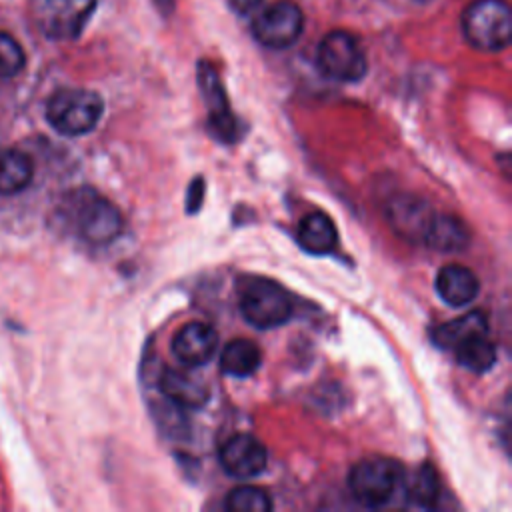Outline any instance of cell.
<instances>
[{
  "label": "cell",
  "instance_id": "cell-20",
  "mask_svg": "<svg viewBox=\"0 0 512 512\" xmlns=\"http://www.w3.org/2000/svg\"><path fill=\"white\" fill-rule=\"evenodd\" d=\"M456 362L476 374L488 372L496 360H498V350L496 344L486 336V334H476L464 342H460L454 348Z\"/></svg>",
  "mask_w": 512,
  "mask_h": 512
},
{
  "label": "cell",
  "instance_id": "cell-11",
  "mask_svg": "<svg viewBox=\"0 0 512 512\" xmlns=\"http://www.w3.org/2000/svg\"><path fill=\"white\" fill-rule=\"evenodd\" d=\"M218 350V332L206 322H188L172 338V354L188 368L206 364Z\"/></svg>",
  "mask_w": 512,
  "mask_h": 512
},
{
  "label": "cell",
  "instance_id": "cell-3",
  "mask_svg": "<svg viewBox=\"0 0 512 512\" xmlns=\"http://www.w3.org/2000/svg\"><path fill=\"white\" fill-rule=\"evenodd\" d=\"M462 34L482 52H498L510 44L512 12L506 0H474L462 12Z\"/></svg>",
  "mask_w": 512,
  "mask_h": 512
},
{
  "label": "cell",
  "instance_id": "cell-21",
  "mask_svg": "<svg viewBox=\"0 0 512 512\" xmlns=\"http://www.w3.org/2000/svg\"><path fill=\"white\" fill-rule=\"evenodd\" d=\"M404 498L414 508H434L440 498V482L434 466L422 464L410 480L404 478Z\"/></svg>",
  "mask_w": 512,
  "mask_h": 512
},
{
  "label": "cell",
  "instance_id": "cell-23",
  "mask_svg": "<svg viewBox=\"0 0 512 512\" xmlns=\"http://www.w3.org/2000/svg\"><path fill=\"white\" fill-rule=\"evenodd\" d=\"M26 64L22 46L6 32L0 30V78L16 76Z\"/></svg>",
  "mask_w": 512,
  "mask_h": 512
},
{
  "label": "cell",
  "instance_id": "cell-4",
  "mask_svg": "<svg viewBox=\"0 0 512 512\" xmlns=\"http://www.w3.org/2000/svg\"><path fill=\"white\" fill-rule=\"evenodd\" d=\"M104 112L100 94L86 88H60L46 104V120L64 136H82L96 128Z\"/></svg>",
  "mask_w": 512,
  "mask_h": 512
},
{
  "label": "cell",
  "instance_id": "cell-12",
  "mask_svg": "<svg viewBox=\"0 0 512 512\" xmlns=\"http://www.w3.org/2000/svg\"><path fill=\"white\" fill-rule=\"evenodd\" d=\"M434 216V210L418 196H396L388 204V220L406 238L422 242L426 228Z\"/></svg>",
  "mask_w": 512,
  "mask_h": 512
},
{
  "label": "cell",
  "instance_id": "cell-7",
  "mask_svg": "<svg viewBox=\"0 0 512 512\" xmlns=\"http://www.w3.org/2000/svg\"><path fill=\"white\" fill-rule=\"evenodd\" d=\"M304 28L302 10L288 0H278L256 14L252 22L254 38L266 48H288L292 46Z\"/></svg>",
  "mask_w": 512,
  "mask_h": 512
},
{
  "label": "cell",
  "instance_id": "cell-5",
  "mask_svg": "<svg viewBox=\"0 0 512 512\" xmlns=\"http://www.w3.org/2000/svg\"><path fill=\"white\" fill-rule=\"evenodd\" d=\"M238 308L242 318L260 330L282 326L292 316L288 292L268 278H252L242 286Z\"/></svg>",
  "mask_w": 512,
  "mask_h": 512
},
{
  "label": "cell",
  "instance_id": "cell-25",
  "mask_svg": "<svg viewBox=\"0 0 512 512\" xmlns=\"http://www.w3.org/2000/svg\"><path fill=\"white\" fill-rule=\"evenodd\" d=\"M156 4H158L164 12H170L172 6H174V0H156Z\"/></svg>",
  "mask_w": 512,
  "mask_h": 512
},
{
  "label": "cell",
  "instance_id": "cell-16",
  "mask_svg": "<svg viewBox=\"0 0 512 512\" xmlns=\"http://www.w3.org/2000/svg\"><path fill=\"white\" fill-rule=\"evenodd\" d=\"M298 242L306 252L314 256L330 254L338 244V230L328 214L310 212L300 220Z\"/></svg>",
  "mask_w": 512,
  "mask_h": 512
},
{
  "label": "cell",
  "instance_id": "cell-1",
  "mask_svg": "<svg viewBox=\"0 0 512 512\" xmlns=\"http://www.w3.org/2000/svg\"><path fill=\"white\" fill-rule=\"evenodd\" d=\"M60 214L74 236L94 246H104L122 232L118 208L92 188L68 192L62 200Z\"/></svg>",
  "mask_w": 512,
  "mask_h": 512
},
{
  "label": "cell",
  "instance_id": "cell-6",
  "mask_svg": "<svg viewBox=\"0 0 512 512\" xmlns=\"http://www.w3.org/2000/svg\"><path fill=\"white\" fill-rule=\"evenodd\" d=\"M320 72L336 82H358L368 70L362 44L346 30L328 32L316 50Z\"/></svg>",
  "mask_w": 512,
  "mask_h": 512
},
{
  "label": "cell",
  "instance_id": "cell-14",
  "mask_svg": "<svg viewBox=\"0 0 512 512\" xmlns=\"http://www.w3.org/2000/svg\"><path fill=\"white\" fill-rule=\"evenodd\" d=\"M162 396L180 408H200L208 400L206 386L186 370L166 368L160 376Z\"/></svg>",
  "mask_w": 512,
  "mask_h": 512
},
{
  "label": "cell",
  "instance_id": "cell-24",
  "mask_svg": "<svg viewBox=\"0 0 512 512\" xmlns=\"http://www.w3.org/2000/svg\"><path fill=\"white\" fill-rule=\"evenodd\" d=\"M262 0H230V4L234 6L236 12H250L252 8H256Z\"/></svg>",
  "mask_w": 512,
  "mask_h": 512
},
{
  "label": "cell",
  "instance_id": "cell-15",
  "mask_svg": "<svg viewBox=\"0 0 512 512\" xmlns=\"http://www.w3.org/2000/svg\"><path fill=\"white\" fill-rule=\"evenodd\" d=\"M468 240V228L460 218L454 214L434 212L422 242L438 252H458L468 246Z\"/></svg>",
  "mask_w": 512,
  "mask_h": 512
},
{
  "label": "cell",
  "instance_id": "cell-18",
  "mask_svg": "<svg viewBox=\"0 0 512 512\" xmlns=\"http://www.w3.org/2000/svg\"><path fill=\"white\" fill-rule=\"evenodd\" d=\"M262 352L256 342L246 338L230 340L220 352V368L224 374L234 378H244L260 368Z\"/></svg>",
  "mask_w": 512,
  "mask_h": 512
},
{
  "label": "cell",
  "instance_id": "cell-2",
  "mask_svg": "<svg viewBox=\"0 0 512 512\" xmlns=\"http://www.w3.org/2000/svg\"><path fill=\"white\" fill-rule=\"evenodd\" d=\"M404 486V470L396 460L370 456L356 462L348 474V490L364 508H382Z\"/></svg>",
  "mask_w": 512,
  "mask_h": 512
},
{
  "label": "cell",
  "instance_id": "cell-17",
  "mask_svg": "<svg viewBox=\"0 0 512 512\" xmlns=\"http://www.w3.org/2000/svg\"><path fill=\"white\" fill-rule=\"evenodd\" d=\"M476 334H488V318L480 310L466 312L460 318H454L450 322L436 326L432 330L430 338L438 348L454 350L460 342H464Z\"/></svg>",
  "mask_w": 512,
  "mask_h": 512
},
{
  "label": "cell",
  "instance_id": "cell-9",
  "mask_svg": "<svg viewBox=\"0 0 512 512\" xmlns=\"http://www.w3.org/2000/svg\"><path fill=\"white\" fill-rule=\"evenodd\" d=\"M198 86H200V92H202L206 108H208L210 130L220 140L234 142L238 138L236 118H234V114L230 110L226 92H224L220 76H218V70L210 62H206V60H202L198 64Z\"/></svg>",
  "mask_w": 512,
  "mask_h": 512
},
{
  "label": "cell",
  "instance_id": "cell-22",
  "mask_svg": "<svg viewBox=\"0 0 512 512\" xmlns=\"http://www.w3.org/2000/svg\"><path fill=\"white\" fill-rule=\"evenodd\" d=\"M272 506L274 502L270 494L264 488L252 484L236 486L226 496V508L230 512H268Z\"/></svg>",
  "mask_w": 512,
  "mask_h": 512
},
{
  "label": "cell",
  "instance_id": "cell-10",
  "mask_svg": "<svg viewBox=\"0 0 512 512\" xmlns=\"http://www.w3.org/2000/svg\"><path fill=\"white\" fill-rule=\"evenodd\" d=\"M220 464L232 478L246 480L264 472L268 454L264 444L252 434H234L220 448Z\"/></svg>",
  "mask_w": 512,
  "mask_h": 512
},
{
  "label": "cell",
  "instance_id": "cell-13",
  "mask_svg": "<svg viewBox=\"0 0 512 512\" xmlns=\"http://www.w3.org/2000/svg\"><path fill=\"white\" fill-rule=\"evenodd\" d=\"M436 292L446 304L460 308L478 296L480 282L470 268L462 264H448L442 266L436 276Z\"/></svg>",
  "mask_w": 512,
  "mask_h": 512
},
{
  "label": "cell",
  "instance_id": "cell-8",
  "mask_svg": "<svg viewBox=\"0 0 512 512\" xmlns=\"http://www.w3.org/2000/svg\"><path fill=\"white\" fill-rule=\"evenodd\" d=\"M96 10V0H46L40 10V28L52 40H74Z\"/></svg>",
  "mask_w": 512,
  "mask_h": 512
},
{
  "label": "cell",
  "instance_id": "cell-19",
  "mask_svg": "<svg viewBox=\"0 0 512 512\" xmlns=\"http://www.w3.org/2000/svg\"><path fill=\"white\" fill-rule=\"evenodd\" d=\"M34 176L32 160L20 150H0V194L22 192Z\"/></svg>",
  "mask_w": 512,
  "mask_h": 512
}]
</instances>
